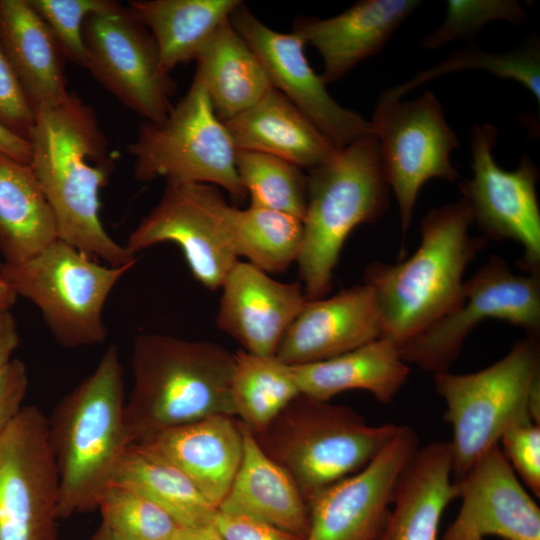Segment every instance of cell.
Masks as SVG:
<instances>
[{"label": "cell", "mask_w": 540, "mask_h": 540, "mask_svg": "<svg viewBox=\"0 0 540 540\" xmlns=\"http://www.w3.org/2000/svg\"><path fill=\"white\" fill-rule=\"evenodd\" d=\"M231 399L239 421L262 433L301 393L293 369L274 356L234 353Z\"/></svg>", "instance_id": "32"}, {"label": "cell", "mask_w": 540, "mask_h": 540, "mask_svg": "<svg viewBox=\"0 0 540 540\" xmlns=\"http://www.w3.org/2000/svg\"><path fill=\"white\" fill-rule=\"evenodd\" d=\"M20 343L15 318L11 311L0 314V371L12 360Z\"/></svg>", "instance_id": "43"}, {"label": "cell", "mask_w": 540, "mask_h": 540, "mask_svg": "<svg viewBox=\"0 0 540 540\" xmlns=\"http://www.w3.org/2000/svg\"><path fill=\"white\" fill-rule=\"evenodd\" d=\"M132 445L179 469L218 510L239 468L243 435L233 416L214 415L162 430Z\"/></svg>", "instance_id": "22"}, {"label": "cell", "mask_w": 540, "mask_h": 540, "mask_svg": "<svg viewBox=\"0 0 540 540\" xmlns=\"http://www.w3.org/2000/svg\"><path fill=\"white\" fill-rule=\"evenodd\" d=\"M58 496L47 416L25 405L0 434V540H57Z\"/></svg>", "instance_id": "14"}, {"label": "cell", "mask_w": 540, "mask_h": 540, "mask_svg": "<svg viewBox=\"0 0 540 540\" xmlns=\"http://www.w3.org/2000/svg\"><path fill=\"white\" fill-rule=\"evenodd\" d=\"M500 447L524 484L540 496V424L523 419L510 425L501 435Z\"/></svg>", "instance_id": "39"}, {"label": "cell", "mask_w": 540, "mask_h": 540, "mask_svg": "<svg viewBox=\"0 0 540 540\" xmlns=\"http://www.w3.org/2000/svg\"><path fill=\"white\" fill-rule=\"evenodd\" d=\"M498 131L476 124L471 132L472 177L459 184L473 222L485 237L522 245L518 262L527 274H540V209L536 185L540 172L525 155L515 170L502 169L494 159Z\"/></svg>", "instance_id": "15"}, {"label": "cell", "mask_w": 540, "mask_h": 540, "mask_svg": "<svg viewBox=\"0 0 540 540\" xmlns=\"http://www.w3.org/2000/svg\"><path fill=\"white\" fill-rule=\"evenodd\" d=\"M302 395L328 401L348 390H365L381 403H390L406 383L409 365L399 348L378 338L342 355L292 366Z\"/></svg>", "instance_id": "27"}, {"label": "cell", "mask_w": 540, "mask_h": 540, "mask_svg": "<svg viewBox=\"0 0 540 540\" xmlns=\"http://www.w3.org/2000/svg\"><path fill=\"white\" fill-rule=\"evenodd\" d=\"M35 113L0 45V124L29 140Z\"/></svg>", "instance_id": "40"}, {"label": "cell", "mask_w": 540, "mask_h": 540, "mask_svg": "<svg viewBox=\"0 0 540 540\" xmlns=\"http://www.w3.org/2000/svg\"><path fill=\"white\" fill-rule=\"evenodd\" d=\"M540 332V274L518 275L497 255L463 283L460 303L399 348L402 359L433 375L448 371L469 333L486 319Z\"/></svg>", "instance_id": "12"}, {"label": "cell", "mask_w": 540, "mask_h": 540, "mask_svg": "<svg viewBox=\"0 0 540 540\" xmlns=\"http://www.w3.org/2000/svg\"><path fill=\"white\" fill-rule=\"evenodd\" d=\"M229 21L262 64L271 86L301 110L338 148L372 133L370 121L340 105L310 66L305 42L295 33L273 30L242 2Z\"/></svg>", "instance_id": "16"}, {"label": "cell", "mask_w": 540, "mask_h": 540, "mask_svg": "<svg viewBox=\"0 0 540 540\" xmlns=\"http://www.w3.org/2000/svg\"><path fill=\"white\" fill-rule=\"evenodd\" d=\"M415 0H362L329 18L298 16L292 32L313 46L323 60L322 79H342L365 59L380 52L417 8Z\"/></svg>", "instance_id": "21"}, {"label": "cell", "mask_w": 540, "mask_h": 540, "mask_svg": "<svg viewBox=\"0 0 540 540\" xmlns=\"http://www.w3.org/2000/svg\"><path fill=\"white\" fill-rule=\"evenodd\" d=\"M18 295L12 287L2 278H0V314L10 311L15 304Z\"/></svg>", "instance_id": "46"}, {"label": "cell", "mask_w": 540, "mask_h": 540, "mask_svg": "<svg viewBox=\"0 0 540 540\" xmlns=\"http://www.w3.org/2000/svg\"><path fill=\"white\" fill-rule=\"evenodd\" d=\"M442 24L427 35L421 46L435 51L459 40L474 39L488 23L503 20L515 25L526 22V11L516 0H449Z\"/></svg>", "instance_id": "37"}, {"label": "cell", "mask_w": 540, "mask_h": 540, "mask_svg": "<svg viewBox=\"0 0 540 540\" xmlns=\"http://www.w3.org/2000/svg\"><path fill=\"white\" fill-rule=\"evenodd\" d=\"M463 70H484L496 77L514 80L531 92L540 104V50L535 40L501 53L478 48L453 51L447 58L419 71L405 83L384 91L379 99L401 100L410 90L429 80Z\"/></svg>", "instance_id": "34"}, {"label": "cell", "mask_w": 540, "mask_h": 540, "mask_svg": "<svg viewBox=\"0 0 540 540\" xmlns=\"http://www.w3.org/2000/svg\"><path fill=\"white\" fill-rule=\"evenodd\" d=\"M214 525L225 540H304L265 521L218 511Z\"/></svg>", "instance_id": "41"}, {"label": "cell", "mask_w": 540, "mask_h": 540, "mask_svg": "<svg viewBox=\"0 0 540 540\" xmlns=\"http://www.w3.org/2000/svg\"><path fill=\"white\" fill-rule=\"evenodd\" d=\"M370 123L405 239L422 186L434 178L448 182L459 178L451 161V153L459 147L458 137L429 90L410 101L379 99Z\"/></svg>", "instance_id": "10"}, {"label": "cell", "mask_w": 540, "mask_h": 540, "mask_svg": "<svg viewBox=\"0 0 540 540\" xmlns=\"http://www.w3.org/2000/svg\"><path fill=\"white\" fill-rule=\"evenodd\" d=\"M307 207L297 258L307 300L325 297L349 234L387 211L390 188L373 134L338 150L307 175Z\"/></svg>", "instance_id": "5"}, {"label": "cell", "mask_w": 540, "mask_h": 540, "mask_svg": "<svg viewBox=\"0 0 540 540\" xmlns=\"http://www.w3.org/2000/svg\"><path fill=\"white\" fill-rule=\"evenodd\" d=\"M404 426L369 425L349 407L300 394L262 433L253 435L308 503L365 468Z\"/></svg>", "instance_id": "6"}, {"label": "cell", "mask_w": 540, "mask_h": 540, "mask_svg": "<svg viewBox=\"0 0 540 540\" xmlns=\"http://www.w3.org/2000/svg\"><path fill=\"white\" fill-rule=\"evenodd\" d=\"M381 336L379 308L367 283L307 300L285 332L275 356L295 366L327 360Z\"/></svg>", "instance_id": "19"}, {"label": "cell", "mask_w": 540, "mask_h": 540, "mask_svg": "<svg viewBox=\"0 0 540 540\" xmlns=\"http://www.w3.org/2000/svg\"><path fill=\"white\" fill-rule=\"evenodd\" d=\"M119 350L110 345L96 368L56 404L48 439L59 483L58 519L96 510L129 446Z\"/></svg>", "instance_id": "3"}, {"label": "cell", "mask_w": 540, "mask_h": 540, "mask_svg": "<svg viewBox=\"0 0 540 540\" xmlns=\"http://www.w3.org/2000/svg\"><path fill=\"white\" fill-rule=\"evenodd\" d=\"M28 386L27 368L20 359H12L0 371V434L21 411Z\"/></svg>", "instance_id": "42"}, {"label": "cell", "mask_w": 540, "mask_h": 540, "mask_svg": "<svg viewBox=\"0 0 540 540\" xmlns=\"http://www.w3.org/2000/svg\"><path fill=\"white\" fill-rule=\"evenodd\" d=\"M223 123L236 150L269 154L302 169L315 168L340 150L273 87L250 108Z\"/></svg>", "instance_id": "25"}, {"label": "cell", "mask_w": 540, "mask_h": 540, "mask_svg": "<svg viewBox=\"0 0 540 540\" xmlns=\"http://www.w3.org/2000/svg\"><path fill=\"white\" fill-rule=\"evenodd\" d=\"M480 540H485V539H480Z\"/></svg>", "instance_id": "48"}, {"label": "cell", "mask_w": 540, "mask_h": 540, "mask_svg": "<svg viewBox=\"0 0 540 540\" xmlns=\"http://www.w3.org/2000/svg\"><path fill=\"white\" fill-rule=\"evenodd\" d=\"M113 484L129 488L166 511L180 527L214 523L217 509L175 466L129 445L117 467Z\"/></svg>", "instance_id": "31"}, {"label": "cell", "mask_w": 540, "mask_h": 540, "mask_svg": "<svg viewBox=\"0 0 540 540\" xmlns=\"http://www.w3.org/2000/svg\"><path fill=\"white\" fill-rule=\"evenodd\" d=\"M235 208L214 185L166 181L160 200L131 232L126 248L135 255L172 242L181 249L193 277L216 290L238 262Z\"/></svg>", "instance_id": "11"}, {"label": "cell", "mask_w": 540, "mask_h": 540, "mask_svg": "<svg viewBox=\"0 0 540 540\" xmlns=\"http://www.w3.org/2000/svg\"><path fill=\"white\" fill-rule=\"evenodd\" d=\"M417 449V435L405 425L365 468L312 498L304 540H378L397 480Z\"/></svg>", "instance_id": "17"}, {"label": "cell", "mask_w": 540, "mask_h": 540, "mask_svg": "<svg viewBox=\"0 0 540 540\" xmlns=\"http://www.w3.org/2000/svg\"><path fill=\"white\" fill-rule=\"evenodd\" d=\"M57 42L65 60L86 69V18L118 4L114 0H29Z\"/></svg>", "instance_id": "38"}, {"label": "cell", "mask_w": 540, "mask_h": 540, "mask_svg": "<svg viewBox=\"0 0 540 540\" xmlns=\"http://www.w3.org/2000/svg\"><path fill=\"white\" fill-rule=\"evenodd\" d=\"M234 353L209 341L159 333L136 337L133 385L125 400L128 443L165 429L214 416H234Z\"/></svg>", "instance_id": "4"}, {"label": "cell", "mask_w": 540, "mask_h": 540, "mask_svg": "<svg viewBox=\"0 0 540 540\" xmlns=\"http://www.w3.org/2000/svg\"><path fill=\"white\" fill-rule=\"evenodd\" d=\"M239 421V420H238ZM243 454L218 511L247 515L306 538L308 506L291 476L270 458L240 421Z\"/></svg>", "instance_id": "26"}, {"label": "cell", "mask_w": 540, "mask_h": 540, "mask_svg": "<svg viewBox=\"0 0 540 540\" xmlns=\"http://www.w3.org/2000/svg\"><path fill=\"white\" fill-rule=\"evenodd\" d=\"M303 237L300 218L270 209L235 208L234 246L238 257L267 274L286 271L297 261Z\"/></svg>", "instance_id": "33"}, {"label": "cell", "mask_w": 540, "mask_h": 540, "mask_svg": "<svg viewBox=\"0 0 540 540\" xmlns=\"http://www.w3.org/2000/svg\"><path fill=\"white\" fill-rule=\"evenodd\" d=\"M0 152L24 164L31 162L30 141L12 133L2 124H0Z\"/></svg>", "instance_id": "44"}, {"label": "cell", "mask_w": 540, "mask_h": 540, "mask_svg": "<svg viewBox=\"0 0 540 540\" xmlns=\"http://www.w3.org/2000/svg\"><path fill=\"white\" fill-rule=\"evenodd\" d=\"M451 424L453 474L464 475L513 423L540 424V347L538 337L517 341L508 354L480 371L433 375Z\"/></svg>", "instance_id": "7"}, {"label": "cell", "mask_w": 540, "mask_h": 540, "mask_svg": "<svg viewBox=\"0 0 540 540\" xmlns=\"http://www.w3.org/2000/svg\"><path fill=\"white\" fill-rule=\"evenodd\" d=\"M459 513L441 540H540V509L522 486L499 444L454 481Z\"/></svg>", "instance_id": "18"}, {"label": "cell", "mask_w": 540, "mask_h": 540, "mask_svg": "<svg viewBox=\"0 0 540 540\" xmlns=\"http://www.w3.org/2000/svg\"><path fill=\"white\" fill-rule=\"evenodd\" d=\"M240 0H133L128 7L151 33L168 73L195 60Z\"/></svg>", "instance_id": "30"}, {"label": "cell", "mask_w": 540, "mask_h": 540, "mask_svg": "<svg viewBox=\"0 0 540 540\" xmlns=\"http://www.w3.org/2000/svg\"><path fill=\"white\" fill-rule=\"evenodd\" d=\"M89 540H119V539H117L110 532V530L104 524L101 523Z\"/></svg>", "instance_id": "47"}, {"label": "cell", "mask_w": 540, "mask_h": 540, "mask_svg": "<svg viewBox=\"0 0 540 540\" xmlns=\"http://www.w3.org/2000/svg\"><path fill=\"white\" fill-rule=\"evenodd\" d=\"M97 509L101 523L119 540H172L180 527L151 500L117 484L106 490Z\"/></svg>", "instance_id": "36"}, {"label": "cell", "mask_w": 540, "mask_h": 540, "mask_svg": "<svg viewBox=\"0 0 540 540\" xmlns=\"http://www.w3.org/2000/svg\"><path fill=\"white\" fill-rule=\"evenodd\" d=\"M58 239L56 222L30 166L0 152V253L21 263Z\"/></svg>", "instance_id": "29"}, {"label": "cell", "mask_w": 540, "mask_h": 540, "mask_svg": "<svg viewBox=\"0 0 540 540\" xmlns=\"http://www.w3.org/2000/svg\"><path fill=\"white\" fill-rule=\"evenodd\" d=\"M236 169L250 206L283 212L303 221L307 207V175L281 158L237 149Z\"/></svg>", "instance_id": "35"}, {"label": "cell", "mask_w": 540, "mask_h": 540, "mask_svg": "<svg viewBox=\"0 0 540 540\" xmlns=\"http://www.w3.org/2000/svg\"><path fill=\"white\" fill-rule=\"evenodd\" d=\"M128 151L137 181L164 177L214 185L236 201L247 197L236 169V147L196 76L164 120L140 125Z\"/></svg>", "instance_id": "9"}, {"label": "cell", "mask_w": 540, "mask_h": 540, "mask_svg": "<svg viewBox=\"0 0 540 540\" xmlns=\"http://www.w3.org/2000/svg\"><path fill=\"white\" fill-rule=\"evenodd\" d=\"M450 442H432L403 468L378 540H437L442 514L456 498Z\"/></svg>", "instance_id": "24"}, {"label": "cell", "mask_w": 540, "mask_h": 540, "mask_svg": "<svg viewBox=\"0 0 540 540\" xmlns=\"http://www.w3.org/2000/svg\"><path fill=\"white\" fill-rule=\"evenodd\" d=\"M0 45L34 113L70 96L65 58L29 0H0Z\"/></svg>", "instance_id": "23"}, {"label": "cell", "mask_w": 540, "mask_h": 540, "mask_svg": "<svg viewBox=\"0 0 540 540\" xmlns=\"http://www.w3.org/2000/svg\"><path fill=\"white\" fill-rule=\"evenodd\" d=\"M195 61L194 76L202 82L222 122L250 108L272 87L259 59L229 20L217 29Z\"/></svg>", "instance_id": "28"}, {"label": "cell", "mask_w": 540, "mask_h": 540, "mask_svg": "<svg viewBox=\"0 0 540 540\" xmlns=\"http://www.w3.org/2000/svg\"><path fill=\"white\" fill-rule=\"evenodd\" d=\"M172 540H225L214 523L196 527H179Z\"/></svg>", "instance_id": "45"}, {"label": "cell", "mask_w": 540, "mask_h": 540, "mask_svg": "<svg viewBox=\"0 0 540 540\" xmlns=\"http://www.w3.org/2000/svg\"><path fill=\"white\" fill-rule=\"evenodd\" d=\"M132 267L104 265L57 239L21 263L0 262V278L39 309L59 345L74 349L106 340L105 302Z\"/></svg>", "instance_id": "8"}, {"label": "cell", "mask_w": 540, "mask_h": 540, "mask_svg": "<svg viewBox=\"0 0 540 540\" xmlns=\"http://www.w3.org/2000/svg\"><path fill=\"white\" fill-rule=\"evenodd\" d=\"M30 166L53 213L58 239L113 267L137 258L117 243L100 218V192L114 158L93 107L71 93L35 112Z\"/></svg>", "instance_id": "1"}, {"label": "cell", "mask_w": 540, "mask_h": 540, "mask_svg": "<svg viewBox=\"0 0 540 540\" xmlns=\"http://www.w3.org/2000/svg\"><path fill=\"white\" fill-rule=\"evenodd\" d=\"M83 38L86 69L107 91L146 122L166 118L176 82L164 70L151 33L128 6L118 3L88 16Z\"/></svg>", "instance_id": "13"}, {"label": "cell", "mask_w": 540, "mask_h": 540, "mask_svg": "<svg viewBox=\"0 0 540 540\" xmlns=\"http://www.w3.org/2000/svg\"><path fill=\"white\" fill-rule=\"evenodd\" d=\"M472 223L462 198L435 207L421 220V241L410 258L368 265L364 282L376 295L380 338L400 348L460 303L465 269L486 244L470 235Z\"/></svg>", "instance_id": "2"}, {"label": "cell", "mask_w": 540, "mask_h": 540, "mask_svg": "<svg viewBox=\"0 0 540 540\" xmlns=\"http://www.w3.org/2000/svg\"><path fill=\"white\" fill-rule=\"evenodd\" d=\"M221 288L217 326L245 351L261 356L276 354L307 301L300 283L277 281L248 262L238 261Z\"/></svg>", "instance_id": "20"}]
</instances>
